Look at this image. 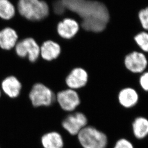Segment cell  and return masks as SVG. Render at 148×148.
<instances>
[{
	"mask_svg": "<svg viewBox=\"0 0 148 148\" xmlns=\"http://www.w3.org/2000/svg\"><path fill=\"white\" fill-rule=\"evenodd\" d=\"M133 133L138 140H142L148 135V119L144 117H138L132 124Z\"/></svg>",
	"mask_w": 148,
	"mask_h": 148,
	"instance_id": "2e32d148",
	"label": "cell"
},
{
	"mask_svg": "<svg viewBox=\"0 0 148 148\" xmlns=\"http://www.w3.org/2000/svg\"><path fill=\"white\" fill-rule=\"evenodd\" d=\"M56 99L62 109L67 112L74 111L80 103L78 93L70 88L60 91Z\"/></svg>",
	"mask_w": 148,
	"mask_h": 148,
	"instance_id": "ba28073f",
	"label": "cell"
},
{
	"mask_svg": "<svg viewBox=\"0 0 148 148\" xmlns=\"http://www.w3.org/2000/svg\"><path fill=\"white\" fill-rule=\"evenodd\" d=\"M79 26L72 19L65 18L57 25V31L59 36L65 40H70L78 32Z\"/></svg>",
	"mask_w": 148,
	"mask_h": 148,
	"instance_id": "8fae6325",
	"label": "cell"
},
{
	"mask_svg": "<svg viewBox=\"0 0 148 148\" xmlns=\"http://www.w3.org/2000/svg\"><path fill=\"white\" fill-rule=\"evenodd\" d=\"M140 84L141 88L148 92V71L144 72L140 78Z\"/></svg>",
	"mask_w": 148,
	"mask_h": 148,
	"instance_id": "44dd1931",
	"label": "cell"
},
{
	"mask_svg": "<svg viewBox=\"0 0 148 148\" xmlns=\"http://www.w3.org/2000/svg\"><path fill=\"white\" fill-rule=\"evenodd\" d=\"M114 148H134L131 142L126 138H120L115 143Z\"/></svg>",
	"mask_w": 148,
	"mask_h": 148,
	"instance_id": "ffe728a7",
	"label": "cell"
},
{
	"mask_svg": "<svg viewBox=\"0 0 148 148\" xmlns=\"http://www.w3.org/2000/svg\"><path fill=\"white\" fill-rule=\"evenodd\" d=\"M41 141L44 148H62L64 145L61 135L56 132L45 134L41 138Z\"/></svg>",
	"mask_w": 148,
	"mask_h": 148,
	"instance_id": "9a60e30c",
	"label": "cell"
},
{
	"mask_svg": "<svg viewBox=\"0 0 148 148\" xmlns=\"http://www.w3.org/2000/svg\"><path fill=\"white\" fill-rule=\"evenodd\" d=\"M138 17L143 28L148 30V7L140 11Z\"/></svg>",
	"mask_w": 148,
	"mask_h": 148,
	"instance_id": "d6986e66",
	"label": "cell"
},
{
	"mask_svg": "<svg viewBox=\"0 0 148 148\" xmlns=\"http://www.w3.org/2000/svg\"><path fill=\"white\" fill-rule=\"evenodd\" d=\"M137 45L143 51L148 53V33L141 32L134 37Z\"/></svg>",
	"mask_w": 148,
	"mask_h": 148,
	"instance_id": "ac0fdd59",
	"label": "cell"
},
{
	"mask_svg": "<svg viewBox=\"0 0 148 148\" xmlns=\"http://www.w3.org/2000/svg\"><path fill=\"white\" fill-rule=\"evenodd\" d=\"M87 123L85 115L82 112H77L66 116L63 120L62 126L71 135H75L86 127Z\"/></svg>",
	"mask_w": 148,
	"mask_h": 148,
	"instance_id": "52a82bcc",
	"label": "cell"
},
{
	"mask_svg": "<svg viewBox=\"0 0 148 148\" xmlns=\"http://www.w3.org/2000/svg\"><path fill=\"white\" fill-rule=\"evenodd\" d=\"M14 49L19 58H27L30 62L34 63L40 57V47L32 38L17 41Z\"/></svg>",
	"mask_w": 148,
	"mask_h": 148,
	"instance_id": "5b68a950",
	"label": "cell"
},
{
	"mask_svg": "<svg viewBox=\"0 0 148 148\" xmlns=\"http://www.w3.org/2000/svg\"><path fill=\"white\" fill-rule=\"evenodd\" d=\"M18 39L16 32L11 27H6L0 30V48L11 51L14 48Z\"/></svg>",
	"mask_w": 148,
	"mask_h": 148,
	"instance_id": "4fadbf2b",
	"label": "cell"
},
{
	"mask_svg": "<svg viewBox=\"0 0 148 148\" xmlns=\"http://www.w3.org/2000/svg\"><path fill=\"white\" fill-rule=\"evenodd\" d=\"M1 88H0V96H1Z\"/></svg>",
	"mask_w": 148,
	"mask_h": 148,
	"instance_id": "7402d4cb",
	"label": "cell"
},
{
	"mask_svg": "<svg viewBox=\"0 0 148 148\" xmlns=\"http://www.w3.org/2000/svg\"><path fill=\"white\" fill-rule=\"evenodd\" d=\"M16 11L22 17L32 21L43 20L50 13L47 3L39 0H19Z\"/></svg>",
	"mask_w": 148,
	"mask_h": 148,
	"instance_id": "7a4b0ae2",
	"label": "cell"
},
{
	"mask_svg": "<svg viewBox=\"0 0 148 148\" xmlns=\"http://www.w3.org/2000/svg\"><path fill=\"white\" fill-rule=\"evenodd\" d=\"M78 138L84 148H106L108 144L107 136L90 126L83 128L78 134Z\"/></svg>",
	"mask_w": 148,
	"mask_h": 148,
	"instance_id": "3957f363",
	"label": "cell"
},
{
	"mask_svg": "<svg viewBox=\"0 0 148 148\" xmlns=\"http://www.w3.org/2000/svg\"><path fill=\"white\" fill-rule=\"evenodd\" d=\"M14 5L9 0H0V18L9 21L16 15Z\"/></svg>",
	"mask_w": 148,
	"mask_h": 148,
	"instance_id": "e0dca14e",
	"label": "cell"
},
{
	"mask_svg": "<svg viewBox=\"0 0 148 148\" xmlns=\"http://www.w3.org/2000/svg\"><path fill=\"white\" fill-rule=\"evenodd\" d=\"M88 74L84 69L77 67L72 70L66 78V84L72 90L81 88L86 85Z\"/></svg>",
	"mask_w": 148,
	"mask_h": 148,
	"instance_id": "9c48e42d",
	"label": "cell"
},
{
	"mask_svg": "<svg viewBox=\"0 0 148 148\" xmlns=\"http://www.w3.org/2000/svg\"><path fill=\"white\" fill-rule=\"evenodd\" d=\"M119 103L125 108H130L138 103L139 96L136 90L130 87L123 88L118 93Z\"/></svg>",
	"mask_w": 148,
	"mask_h": 148,
	"instance_id": "5bb4252c",
	"label": "cell"
},
{
	"mask_svg": "<svg viewBox=\"0 0 148 148\" xmlns=\"http://www.w3.org/2000/svg\"><path fill=\"white\" fill-rule=\"evenodd\" d=\"M66 9L78 16L80 28L86 32L101 33L110 22V13L107 6L93 0H62Z\"/></svg>",
	"mask_w": 148,
	"mask_h": 148,
	"instance_id": "6da1fadb",
	"label": "cell"
},
{
	"mask_svg": "<svg viewBox=\"0 0 148 148\" xmlns=\"http://www.w3.org/2000/svg\"><path fill=\"white\" fill-rule=\"evenodd\" d=\"M61 53V48L60 45L51 40L44 41L40 47V57L47 61L58 58Z\"/></svg>",
	"mask_w": 148,
	"mask_h": 148,
	"instance_id": "7c38bea8",
	"label": "cell"
},
{
	"mask_svg": "<svg viewBox=\"0 0 148 148\" xmlns=\"http://www.w3.org/2000/svg\"><path fill=\"white\" fill-rule=\"evenodd\" d=\"M1 91L9 98L14 99L18 97L21 91L22 84L14 75L6 77L1 83Z\"/></svg>",
	"mask_w": 148,
	"mask_h": 148,
	"instance_id": "30bf717a",
	"label": "cell"
},
{
	"mask_svg": "<svg viewBox=\"0 0 148 148\" xmlns=\"http://www.w3.org/2000/svg\"><path fill=\"white\" fill-rule=\"evenodd\" d=\"M148 60L145 54L141 52L134 51L125 58L124 64L127 70L133 73H143L148 66Z\"/></svg>",
	"mask_w": 148,
	"mask_h": 148,
	"instance_id": "8992f818",
	"label": "cell"
},
{
	"mask_svg": "<svg viewBox=\"0 0 148 148\" xmlns=\"http://www.w3.org/2000/svg\"><path fill=\"white\" fill-rule=\"evenodd\" d=\"M29 97L32 105L36 107L51 106L56 99L52 90L41 83L33 86Z\"/></svg>",
	"mask_w": 148,
	"mask_h": 148,
	"instance_id": "277c9868",
	"label": "cell"
}]
</instances>
